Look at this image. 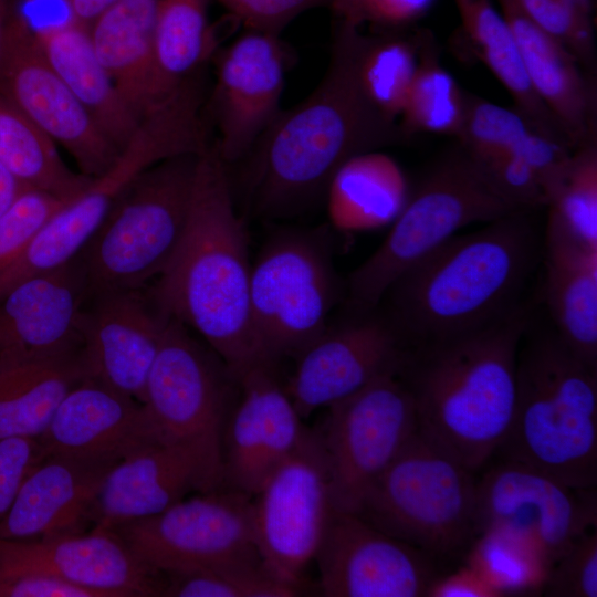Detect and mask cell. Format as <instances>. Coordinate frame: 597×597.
<instances>
[{"instance_id": "cell-36", "label": "cell", "mask_w": 597, "mask_h": 597, "mask_svg": "<svg viewBox=\"0 0 597 597\" xmlns=\"http://www.w3.org/2000/svg\"><path fill=\"white\" fill-rule=\"evenodd\" d=\"M463 563L475 570L498 597L541 595L551 567L531 542L498 528L479 532Z\"/></svg>"}, {"instance_id": "cell-45", "label": "cell", "mask_w": 597, "mask_h": 597, "mask_svg": "<svg viewBox=\"0 0 597 597\" xmlns=\"http://www.w3.org/2000/svg\"><path fill=\"white\" fill-rule=\"evenodd\" d=\"M45 457L39 438L0 439V523L29 472Z\"/></svg>"}, {"instance_id": "cell-15", "label": "cell", "mask_w": 597, "mask_h": 597, "mask_svg": "<svg viewBox=\"0 0 597 597\" xmlns=\"http://www.w3.org/2000/svg\"><path fill=\"white\" fill-rule=\"evenodd\" d=\"M0 96L65 148L82 175L98 177L118 158L122 149L54 71L12 4L0 50Z\"/></svg>"}, {"instance_id": "cell-33", "label": "cell", "mask_w": 597, "mask_h": 597, "mask_svg": "<svg viewBox=\"0 0 597 597\" xmlns=\"http://www.w3.org/2000/svg\"><path fill=\"white\" fill-rule=\"evenodd\" d=\"M462 28L478 57L511 95L530 126L569 145L564 133L534 92L513 32L491 0H454Z\"/></svg>"}, {"instance_id": "cell-17", "label": "cell", "mask_w": 597, "mask_h": 597, "mask_svg": "<svg viewBox=\"0 0 597 597\" xmlns=\"http://www.w3.org/2000/svg\"><path fill=\"white\" fill-rule=\"evenodd\" d=\"M409 346L386 314L354 311L296 357L285 389L302 419L355 394L375 379L399 373Z\"/></svg>"}, {"instance_id": "cell-44", "label": "cell", "mask_w": 597, "mask_h": 597, "mask_svg": "<svg viewBox=\"0 0 597 597\" xmlns=\"http://www.w3.org/2000/svg\"><path fill=\"white\" fill-rule=\"evenodd\" d=\"M596 530L578 536L552 564L542 594L553 597H597Z\"/></svg>"}, {"instance_id": "cell-24", "label": "cell", "mask_w": 597, "mask_h": 597, "mask_svg": "<svg viewBox=\"0 0 597 597\" xmlns=\"http://www.w3.org/2000/svg\"><path fill=\"white\" fill-rule=\"evenodd\" d=\"M90 290L77 256L0 295V356L44 358L81 349Z\"/></svg>"}, {"instance_id": "cell-5", "label": "cell", "mask_w": 597, "mask_h": 597, "mask_svg": "<svg viewBox=\"0 0 597 597\" xmlns=\"http://www.w3.org/2000/svg\"><path fill=\"white\" fill-rule=\"evenodd\" d=\"M494 458L576 489L597 486V369L533 313L517 350L514 419Z\"/></svg>"}, {"instance_id": "cell-12", "label": "cell", "mask_w": 597, "mask_h": 597, "mask_svg": "<svg viewBox=\"0 0 597 597\" xmlns=\"http://www.w3.org/2000/svg\"><path fill=\"white\" fill-rule=\"evenodd\" d=\"M334 512L321 434L307 429L252 496L254 543L266 570L301 590Z\"/></svg>"}, {"instance_id": "cell-25", "label": "cell", "mask_w": 597, "mask_h": 597, "mask_svg": "<svg viewBox=\"0 0 597 597\" xmlns=\"http://www.w3.org/2000/svg\"><path fill=\"white\" fill-rule=\"evenodd\" d=\"M39 440L46 454L108 467L159 442L143 404L90 377L66 394Z\"/></svg>"}, {"instance_id": "cell-38", "label": "cell", "mask_w": 597, "mask_h": 597, "mask_svg": "<svg viewBox=\"0 0 597 597\" xmlns=\"http://www.w3.org/2000/svg\"><path fill=\"white\" fill-rule=\"evenodd\" d=\"M467 97L454 77L425 51L408 92L400 127L405 134L434 133L459 136L465 116Z\"/></svg>"}, {"instance_id": "cell-1", "label": "cell", "mask_w": 597, "mask_h": 597, "mask_svg": "<svg viewBox=\"0 0 597 597\" xmlns=\"http://www.w3.org/2000/svg\"><path fill=\"white\" fill-rule=\"evenodd\" d=\"M251 268L227 165L209 147L198 156L182 238L147 289L158 308L196 332L235 379L253 367L274 365L252 325Z\"/></svg>"}, {"instance_id": "cell-18", "label": "cell", "mask_w": 597, "mask_h": 597, "mask_svg": "<svg viewBox=\"0 0 597 597\" xmlns=\"http://www.w3.org/2000/svg\"><path fill=\"white\" fill-rule=\"evenodd\" d=\"M326 597H426L438 564L357 514L335 511L314 559Z\"/></svg>"}, {"instance_id": "cell-23", "label": "cell", "mask_w": 597, "mask_h": 597, "mask_svg": "<svg viewBox=\"0 0 597 597\" xmlns=\"http://www.w3.org/2000/svg\"><path fill=\"white\" fill-rule=\"evenodd\" d=\"M44 573L103 597L163 596L164 576L137 558L111 530L54 537L0 538V576Z\"/></svg>"}, {"instance_id": "cell-16", "label": "cell", "mask_w": 597, "mask_h": 597, "mask_svg": "<svg viewBox=\"0 0 597 597\" xmlns=\"http://www.w3.org/2000/svg\"><path fill=\"white\" fill-rule=\"evenodd\" d=\"M476 481V531L531 542L549 566L597 522L596 489H576L514 460L493 458ZM478 535V534H476Z\"/></svg>"}, {"instance_id": "cell-31", "label": "cell", "mask_w": 597, "mask_h": 597, "mask_svg": "<svg viewBox=\"0 0 597 597\" xmlns=\"http://www.w3.org/2000/svg\"><path fill=\"white\" fill-rule=\"evenodd\" d=\"M85 377L81 349L44 358L0 356V439L40 438L62 399Z\"/></svg>"}, {"instance_id": "cell-11", "label": "cell", "mask_w": 597, "mask_h": 597, "mask_svg": "<svg viewBox=\"0 0 597 597\" xmlns=\"http://www.w3.org/2000/svg\"><path fill=\"white\" fill-rule=\"evenodd\" d=\"M321 434L335 511L356 514L370 485L417 432L412 396L399 373L327 407Z\"/></svg>"}, {"instance_id": "cell-4", "label": "cell", "mask_w": 597, "mask_h": 597, "mask_svg": "<svg viewBox=\"0 0 597 597\" xmlns=\"http://www.w3.org/2000/svg\"><path fill=\"white\" fill-rule=\"evenodd\" d=\"M359 25L341 21L328 67L314 91L277 117L252 154L250 184L256 209L271 217L295 213L326 192L350 157L396 137L365 97L357 77Z\"/></svg>"}, {"instance_id": "cell-13", "label": "cell", "mask_w": 597, "mask_h": 597, "mask_svg": "<svg viewBox=\"0 0 597 597\" xmlns=\"http://www.w3.org/2000/svg\"><path fill=\"white\" fill-rule=\"evenodd\" d=\"M109 530L159 573L261 562L253 535L252 496L224 486Z\"/></svg>"}, {"instance_id": "cell-47", "label": "cell", "mask_w": 597, "mask_h": 597, "mask_svg": "<svg viewBox=\"0 0 597 597\" xmlns=\"http://www.w3.org/2000/svg\"><path fill=\"white\" fill-rule=\"evenodd\" d=\"M0 597H103L100 593L44 573L0 576Z\"/></svg>"}, {"instance_id": "cell-2", "label": "cell", "mask_w": 597, "mask_h": 597, "mask_svg": "<svg viewBox=\"0 0 597 597\" xmlns=\"http://www.w3.org/2000/svg\"><path fill=\"white\" fill-rule=\"evenodd\" d=\"M527 303L483 327L409 346L399 371L427 442L480 472L505 441L515 413L517 350Z\"/></svg>"}, {"instance_id": "cell-7", "label": "cell", "mask_w": 597, "mask_h": 597, "mask_svg": "<svg viewBox=\"0 0 597 597\" xmlns=\"http://www.w3.org/2000/svg\"><path fill=\"white\" fill-rule=\"evenodd\" d=\"M478 473L418 432L376 479L356 514L438 565L462 559L475 538Z\"/></svg>"}, {"instance_id": "cell-52", "label": "cell", "mask_w": 597, "mask_h": 597, "mask_svg": "<svg viewBox=\"0 0 597 597\" xmlns=\"http://www.w3.org/2000/svg\"><path fill=\"white\" fill-rule=\"evenodd\" d=\"M25 189L28 188H25L0 163V214L3 213Z\"/></svg>"}, {"instance_id": "cell-40", "label": "cell", "mask_w": 597, "mask_h": 597, "mask_svg": "<svg viewBox=\"0 0 597 597\" xmlns=\"http://www.w3.org/2000/svg\"><path fill=\"white\" fill-rule=\"evenodd\" d=\"M168 597H292L301 590L273 577L261 562L161 573Z\"/></svg>"}, {"instance_id": "cell-49", "label": "cell", "mask_w": 597, "mask_h": 597, "mask_svg": "<svg viewBox=\"0 0 597 597\" xmlns=\"http://www.w3.org/2000/svg\"><path fill=\"white\" fill-rule=\"evenodd\" d=\"M433 0H364L365 20L398 25L421 17Z\"/></svg>"}, {"instance_id": "cell-10", "label": "cell", "mask_w": 597, "mask_h": 597, "mask_svg": "<svg viewBox=\"0 0 597 597\" xmlns=\"http://www.w3.org/2000/svg\"><path fill=\"white\" fill-rule=\"evenodd\" d=\"M339 296L327 244L317 235H274L251 268L250 306L254 333L266 357L297 356L326 329Z\"/></svg>"}, {"instance_id": "cell-37", "label": "cell", "mask_w": 597, "mask_h": 597, "mask_svg": "<svg viewBox=\"0 0 597 597\" xmlns=\"http://www.w3.org/2000/svg\"><path fill=\"white\" fill-rule=\"evenodd\" d=\"M418 67L415 46L402 39L362 35L357 77L369 104L388 122L400 117Z\"/></svg>"}, {"instance_id": "cell-32", "label": "cell", "mask_w": 597, "mask_h": 597, "mask_svg": "<svg viewBox=\"0 0 597 597\" xmlns=\"http://www.w3.org/2000/svg\"><path fill=\"white\" fill-rule=\"evenodd\" d=\"M410 196L407 178L388 155L375 150L347 159L326 188L327 212L343 232L390 226Z\"/></svg>"}, {"instance_id": "cell-28", "label": "cell", "mask_w": 597, "mask_h": 597, "mask_svg": "<svg viewBox=\"0 0 597 597\" xmlns=\"http://www.w3.org/2000/svg\"><path fill=\"white\" fill-rule=\"evenodd\" d=\"M542 263L551 325L577 357L597 369V251L544 229Z\"/></svg>"}, {"instance_id": "cell-54", "label": "cell", "mask_w": 597, "mask_h": 597, "mask_svg": "<svg viewBox=\"0 0 597 597\" xmlns=\"http://www.w3.org/2000/svg\"><path fill=\"white\" fill-rule=\"evenodd\" d=\"M11 9L10 0H0V50Z\"/></svg>"}, {"instance_id": "cell-26", "label": "cell", "mask_w": 597, "mask_h": 597, "mask_svg": "<svg viewBox=\"0 0 597 597\" xmlns=\"http://www.w3.org/2000/svg\"><path fill=\"white\" fill-rule=\"evenodd\" d=\"M112 467L46 454L27 475L0 523V538L29 541L81 533Z\"/></svg>"}, {"instance_id": "cell-19", "label": "cell", "mask_w": 597, "mask_h": 597, "mask_svg": "<svg viewBox=\"0 0 597 597\" xmlns=\"http://www.w3.org/2000/svg\"><path fill=\"white\" fill-rule=\"evenodd\" d=\"M222 486L221 450L203 443L151 442L106 473L97 493L95 528L157 514L193 492Z\"/></svg>"}, {"instance_id": "cell-35", "label": "cell", "mask_w": 597, "mask_h": 597, "mask_svg": "<svg viewBox=\"0 0 597 597\" xmlns=\"http://www.w3.org/2000/svg\"><path fill=\"white\" fill-rule=\"evenodd\" d=\"M0 163L25 187L63 199L81 193L93 178L70 169L56 143L0 96Z\"/></svg>"}, {"instance_id": "cell-39", "label": "cell", "mask_w": 597, "mask_h": 597, "mask_svg": "<svg viewBox=\"0 0 597 597\" xmlns=\"http://www.w3.org/2000/svg\"><path fill=\"white\" fill-rule=\"evenodd\" d=\"M546 209V230L597 251L596 140L574 150L568 169Z\"/></svg>"}, {"instance_id": "cell-22", "label": "cell", "mask_w": 597, "mask_h": 597, "mask_svg": "<svg viewBox=\"0 0 597 597\" xmlns=\"http://www.w3.org/2000/svg\"><path fill=\"white\" fill-rule=\"evenodd\" d=\"M167 318L147 286L90 296L81 321L87 377L143 404Z\"/></svg>"}, {"instance_id": "cell-51", "label": "cell", "mask_w": 597, "mask_h": 597, "mask_svg": "<svg viewBox=\"0 0 597 597\" xmlns=\"http://www.w3.org/2000/svg\"><path fill=\"white\" fill-rule=\"evenodd\" d=\"M116 0H69L76 21L88 25Z\"/></svg>"}, {"instance_id": "cell-50", "label": "cell", "mask_w": 597, "mask_h": 597, "mask_svg": "<svg viewBox=\"0 0 597 597\" xmlns=\"http://www.w3.org/2000/svg\"><path fill=\"white\" fill-rule=\"evenodd\" d=\"M12 8L32 30L40 27L75 20L69 0H18Z\"/></svg>"}, {"instance_id": "cell-42", "label": "cell", "mask_w": 597, "mask_h": 597, "mask_svg": "<svg viewBox=\"0 0 597 597\" xmlns=\"http://www.w3.org/2000/svg\"><path fill=\"white\" fill-rule=\"evenodd\" d=\"M540 29L561 42L583 65L593 69L595 29L593 15L565 0H513Z\"/></svg>"}, {"instance_id": "cell-20", "label": "cell", "mask_w": 597, "mask_h": 597, "mask_svg": "<svg viewBox=\"0 0 597 597\" xmlns=\"http://www.w3.org/2000/svg\"><path fill=\"white\" fill-rule=\"evenodd\" d=\"M221 438L222 486L253 496L300 446L307 428L274 365L239 376Z\"/></svg>"}, {"instance_id": "cell-30", "label": "cell", "mask_w": 597, "mask_h": 597, "mask_svg": "<svg viewBox=\"0 0 597 597\" xmlns=\"http://www.w3.org/2000/svg\"><path fill=\"white\" fill-rule=\"evenodd\" d=\"M33 32L54 71L122 149L142 117L127 104L97 59L88 25L70 20L43 25Z\"/></svg>"}, {"instance_id": "cell-43", "label": "cell", "mask_w": 597, "mask_h": 597, "mask_svg": "<svg viewBox=\"0 0 597 597\" xmlns=\"http://www.w3.org/2000/svg\"><path fill=\"white\" fill-rule=\"evenodd\" d=\"M69 200L30 188L20 193L0 214V271L20 255L42 226Z\"/></svg>"}, {"instance_id": "cell-29", "label": "cell", "mask_w": 597, "mask_h": 597, "mask_svg": "<svg viewBox=\"0 0 597 597\" xmlns=\"http://www.w3.org/2000/svg\"><path fill=\"white\" fill-rule=\"evenodd\" d=\"M157 0H116L88 27L97 59L143 117L159 103L155 69Z\"/></svg>"}, {"instance_id": "cell-53", "label": "cell", "mask_w": 597, "mask_h": 597, "mask_svg": "<svg viewBox=\"0 0 597 597\" xmlns=\"http://www.w3.org/2000/svg\"><path fill=\"white\" fill-rule=\"evenodd\" d=\"M333 6L341 21L360 25L365 21L364 0H327Z\"/></svg>"}, {"instance_id": "cell-41", "label": "cell", "mask_w": 597, "mask_h": 597, "mask_svg": "<svg viewBox=\"0 0 597 597\" xmlns=\"http://www.w3.org/2000/svg\"><path fill=\"white\" fill-rule=\"evenodd\" d=\"M533 128L514 108L467 97L461 148L478 164L489 163L512 150Z\"/></svg>"}, {"instance_id": "cell-34", "label": "cell", "mask_w": 597, "mask_h": 597, "mask_svg": "<svg viewBox=\"0 0 597 597\" xmlns=\"http://www.w3.org/2000/svg\"><path fill=\"white\" fill-rule=\"evenodd\" d=\"M208 0H157L155 69L159 103L188 85L213 50Z\"/></svg>"}, {"instance_id": "cell-3", "label": "cell", "mask_w": 597, "mask_h": 597, "mask_svg": "<svg viewBox=\"0 0 597 597\" xmlns=\"http://www.w3.org/2000/svg\"><path fill=\"white\" fill-rule=\"evenodd\" d=\"M533 211L455 234L388 289L386 315L408 346L474 331L527 303L524 292L543 253Z\"/></svg>"}, {"instance_id": "cell-8", "label": "cell", "mask_w": 597, "mask_h": 597, "mask_svg": "<svg viewBox=\"0 0 597 597\" xmlns=\"http://www.w3.org/2000/svg\"><path fill=\"white\" fill-rule=\"evenodd\" d=\"M199 155L158 161L124 188L77 255L91 296L145 287L164 271L186 228Z\"/></svg>"}, {"instance_id": "cell-27", "label": "cell", "mask_w": 597, "mask_h": 597, "mask_svg": "<svg viewBox=\"0 0 597 597\" xmlns=\"http://www.w3.org/2000/svg\"><path fill=\"white\" fill-rule=\"evenodd\" d=\"M528 81L575 150L596 140V91L578 60L513 0H499Z\"/></svg>"}, {"instance_id": "cell-21", "label": "cell", "mask_w": 597, "mask_h": 597, "mask_svg": "<svg viewBox=\"0 0 597 597\" xmlns=\"http://www.w3.org/2000/svg\"><path fill=\"white\" fill-rule=\"evenodd\" d=\"M279 36L248 30L218 56L214 148L227 166L249 155L281 112L287 55Z\"/></svg>"}, {"instance_id": "cell-48", "label": "cell", "mask_w": 597, "mask_h": 597, "mask_svg": "<svg viewBox=\"0 0 597 597\" xmlns=\"http://www.w3.org/2000/svg\"><path fill=\"white\" fill-rule=\"evenodd\" d=\"M426 597H498L493 589L463 563L448 574H439L429 586Z\"/></svg>"}, {"instance_id": "cell-14", "label": "cell", "mask_w": 597, "mask_h": 597, "mask_svg": "<svg viewBox=\"0 0 597 597\" xmlns=\"http://www.w3.org/2000/svg\"><path fill=\"white\" fill-rule=\"evenodd\" d=\"M237 391L238 381L219 356L168 317L143 401L156 439L221 450Z\"/></svg>"}, {"instance_id": "cell-46", "label": "cell", "mask_w": 597, "mask_h": 597, "mask_svg": "<svg viewBox=\"0 0 597 597\" xmlns=\"http://www.w3.org/2000/svg\"><path fill=\"white\" fill-rule=\"evenodd\" d=\"M327 0H221L248 30L280 35L301 13Z\"/></svg>"}, {"instance_id": "cell-6", "label": "cell", "mask_w": 597, "mask_h": 597, "mask_svg": "<svg viewBox=\"0 0 597 597\" xmlns=\"http://www.w3.org/2000/svg\"><path fill=\"white\" fill-rule=\"evenodd\" d=\"M208 147L198 96L182 93L151 108L114 165L56 210L20 255L0 271V295L27 277L74 260L124 188L142 171L167 158L201 154Z\"/></svg>"}, {"instance_id": "cell-9", "label": "cell", "mask_w": 597, "mask_h": 597, "mask_svg": "<svg viewBox=\"0 0 597 597\" xmlns=\"http://www.w3.org/2000/svg\"><path fill=\"white\" fill-rule=\"evenodd\" d=\"M521 210L503 197L462 149L425 177L390 224L378 249L347 281L353 311L379 306L388 289L408 270L473 223H488Z\"/></svg>"}, {"instance_id": "cell-55", "label": "cell", "mask_w": 597, "mask_h": 597, "mask_svg": "<svg viewBox=\"0 0 597 597\" xmlns=\"http://www.w3.org/2000/svg\"><path fill=\"white\" fill-rule=\"evenodd\" d=\"M586 14L593 15V0H565Z\"/></svg>"}]
</instances>
